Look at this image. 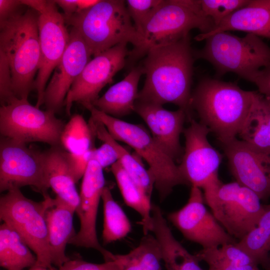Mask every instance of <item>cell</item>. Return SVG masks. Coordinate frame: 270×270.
Returning <instances> with one entry per match:
<instances>
[{
	"mask_svg": "<svg viewBox=\"0 0 270 270\" xmlns=\"http://www.w3.org/2000/svg\"><path fill=\"white\" fill-rule=\"evenodd\" d=\"M30 186L43 196L48 194L44 152L1 136L0 192Z\"/></svg>",
	"mask_w": 270,
	"mask_h": 270,
	"instance_id": "cell-11",
	"label": "cell"
},
{
	"mask_svg": "<svg viewBox=\"0 0 270 270\" xmlns=\"http://www.w3.org/2000/svg\"><path fill=\"white\" fill-rule=\"evenodd\" d=\"M134 112L146 122L152 138L167 155L174 161L182 158L180 135L188 120L184 110H169L162 105L136 100Z\"/></svg>",
	"mask_w": 270,
	"mask_h": 270,
	"instance_id": "cell-19",
	"label": "cell"
},
{
	"mask_svg": "<svg viewBox=\"0 0 270 270\" xmlns=\"http://www.w3.org/2000/svg\"><path fill=\"white\" fill-rule=\"evenodd\" d=\"M204 202L201 189L192 186L186 204L168 214V218L186 240L201 245L202 248L236 243L238 241L208 212Z\"/></svg>",
	"mask_w": 270,
	"mask_h": 270,
	"instance_id": "cell-13",
	"label": "cell"
},
{
	"mask_svg": "<svg viewBox=\"0 0 270 270\" xmlns=\"http://www.w3.org/2000/svg\"><path fill=\"white\" fill-rule=\"evenodd\" d=\"M48 270H120L114 260L106 261L102 264L86 262L82 258L70 259L59 268L52 266Z\"/></svg>",
	"mask_w": 270,
	"mask_h": 270,
	"instance_id": "cell-36",
	"label": "cell"
},
{
	"mask_svg": "<svg viewBox=\"0 0 270 270\" xmlns=\"http://www.w3.org/2000/svg\"><path fill=\"white\" fill-rule=\"evenodd\" d=\"M144 74L142 65L132 67L121 81L110 86L92 104L98 110L116 118L134 112L139 80Z\"/></svg>",
	"mask_w": 270,
	"mask_h": 270,
	"instance_id": "cell-24",
	"label": "cell"
},
{
	"mask_svg": "<svg viewBox=\"0 0 270 270\" xmlns=\"http://www.w3.org/2000/svg\"><path fill=\"white\" fill-rule=\"evenodd\" d=\"M250 1V0H192V4L196 12L203 18L210 19L215 27L227 16L248 4Z\"/></svg>",
	"mask_w": 270,
	"mask_h": 270,
	"instance_id": "cell-34",
	"label": "cell"
},
{
	"mask_svg": "<svg viewBox=\"0 0 270 270\" xmlns=\"http://www.w3.org/2000/svg\"><path fill=\"white\" fill-rule=\"evenodd\" d=\"M100 0H54L64 11V16H68L88 9L99 2Z\"/></svg>",
	"mask_w": 270,
	"mask_h": 270,
	"instance_id": "cell-40",
	"label": "cell"
},
{
	"mask_svg": "<svg viewBox=\"0 0 270 270\" xmlns=\"http://www.w3.org/2000/svg\"><path fill=\"white\" fill-rule=\"evenodd\" d=\"M55 114L32 105L28 99L14 97L0 107L1 136L26 144L40 142L60 146L65 124Z\"/></svg>",
	"mask_w": 270,
	"mask_h": 270,
	"instance_id": "cell-9",
	"label": "cell"
},
{
	"mask_svg": "<svg viewBox=\"0 0 270 270\" xmlns=\"http://www.w3.org/2000/svg\"><path fill=\"white\" fill-rule=\"evenodd\" d=\"M195 254L208 264V270H259L256 262L236 244L202 248Z\"/></svg>",
	"mask_w": 270,
	"mask_h": 270,
	"instance_id": "cell-28",
	"label": "cell"
},
{
	"mask_svg": "<svg viewBox=\"0 0 270 270\" xmlns=\"http://www.w3.org/2000/svg\"><path fill=\"white\" fill-rule=\"evenodd\" d=\"M38 19V12L27 6L0 22V53L9 64L13 94L20 99H28L39 68Z\"/></svg>",
	"mask_w": 270,
	"mask_h": 270,
	"instance_id": "cell-3",
	"label": "cell"
},
{
	"mask_svg": "<svg viewBox=\"0 0 270 270\" xmlns=\"http://www.w3.org/2000/svg\"><path fill=\"white\" fill-rule=\"evenodd\" d=\"M256 92L242 90L235 84L218 78H204L192 92L190 108L196 112L200 122L224 144L238 135Z\"/></svg>",
	"mask_w": 270,
	"mask_h": 270,
	"instance_id": "cell-2",
	"label": "cell"
},
{
	"mask_svg": "<svg viewBox=\"0 0 270 270\" xmlns=\"http://www.w3.org/2000/svg\"><path fill=\"white\" fill-rule=\"evenodd\" d=\"M24 5L38 14V26L40 52L38 70L34 83L37 93L36 107L44 104V92L50 76L68 45V32L63 14L54 0H21Z\"/></svg>",
	"mask_w": 270,
	"mask_h": 270,
	"instance_id": "cell-10",
	"label": "cell"
},
{
	"mask_svg": "<svg viewBox=\"0 0 270 270\" xmlns=\"http://www.w3.org/2000/svg\"><path fill=\"white\" fill-rule=\"evenodd\" d=\"M124 200L126 204L139 214L144 235L151 232L152 215L150 199L140 188L118 161L111 166Z\"/></svg>",
	"mask_w": 270,
	"mask_h": 270,
	"instance_id": "cell-30",
	"label": "cell"
},
{
	"mask_svg": "<svg viewBox=\"0 0 270 270\" xmlns=\"http://www.w3.org/2000/svg\"><path fill=\"white\" fill-rule=\"evenodd\" d=\"M102 169L97 162L90 160L82 178L80 194V212L78 216L80 220V229L69 244L94 248L99 252L106 262L110 260L112 253L100 245L96 230L98 205L105 186Z\"/></svg>",
	"mask_w": 270,
	"mask_h": 270,
	"instance_id": "cell-16",
	"label": "cell"
},
{
	"mask_svg": "<svg viewBox=\"0 0 270 270\" xmlns=\"http://www.w3.org/2000/svg\"><path fill=\"white\" fill-rule=\"evenodd\" d=\"M104 224L102 239L104 244L120 240L130 232L131 224L120 206L114 200L110 189L105 186L102 194Z\"/></svg>",
	"mask_w": 270,
	"mask_h": 270,
	"instance_id": "cell-32",
	"label": "cell"
},
{
	"mask_svg": "<svg viewBox=\"0 0 270 270\" xmlns=\"http://www.w3.org/2000/svg\"><path fill=\"white\" fill-rule=\"evenodd\" d=\"M238 30L270 38V0H250L206 33L196 36L197 41L205 40L218 32Z\"/></svg>",
	"mask_w": 270,
	"mask_h": 270,
	"instance_id": "cell-20",
	"label": "cell"
},
{
	"mask_svg": "<svg viewBox=\"0 0 270 270\" xmlns=\"http://www.w3.org/2000/svg\"><path fill=\"white\" fill-rule=\"evenodd\" d=\"M128 43L116 45L94 56L76 79L65 99L64 106L67 114L70 115L74 102L82 106L92 104L99 98L98 94L113 77L126 65L130 50Z\"/></svg>",
	"mask_w": 270,
	"mask_h": 270,
	"instance_id": "cell-14",
	"label": "cell"
},
{
	"mask_svg": "<svg viewBox=\"0 0 270 270\" xmlns=\"http://www.w3.org/2000/svg\"><path fill=\"white\" fill-rule=\"evenodd\" d=\"M260 200L253 190L236 181L222 184L211 210L224 230L240 240L256 225L264 209Z\"/></svg>",
	"mask_w": 270,
	"mask_h": 270,
	"instance_id": "cell-12",
	"label": "cell"
},
{
	"mask_svg": "<svg viewBox=\"0 0 270 270\" xmlns=\"http://www.w3.org/2000/svg\"><path fill=\"white\" fill-rule=\"evenodd\" d=\"M92 148L80 154H72L66 152L67 160L76 183L84 176L92 159Z\"/></svg>",
	"mask_w": 270,
	"mask_h": 270,
	"instance_id": "cell-38",
	"label": "cell"
},
{
	"mask_svg": "<svg viewBox=\"0 0 270 270\" xmlns=\"http://www.w3.org/2000/svg\"><path fill=\"white\" fill-rule=\"evenodd\" d=\"M190 122L189 126L183 131L185 148L178 168L189 185L202 190L218 177L222 156L208 140L210 129L193 118Z\"/></svg>",
	"mask_w": 270,
	"mask_h": 270,
	"instance_id": "cell-15",
	"label": "cell"
},
{
	"mask_svg": "<svg viewBox=\"0 0 270 270\" xmlns=\"http://www.w3.org/2000/svg\"><path fill=\"white\" fill-rule=\"evenodd\" d=\"M46 174L50 188L56 196L71 206L78 216L80 196L68 164L66 151L60 146H51L44 152Z\"/></svg>",
	"mask_w": 270,
	"mask_h": 270,
	"instance_id": "cell-23",
	"label": "cell"
},
{
	"mask_svg": "<svg viewBox=\"0 0 270 270\" xmlns=\"http://www.w3.org/2000/svg\"><path fill=\"white\" fill-rule=\"evenodd\" d=\"M25 6L21 0H0V22L16 15Z\"/></svg>",
	"mask_w": 270,
	"mask_h": 270,
	"instance_id": "cell-42",
	"label": "cell"
},
{
	"mask_svg": "<svg viewBox=\"0 0 270 270\" xmlns=\"http://www.w3.org/2000/svg\"><path fill=\"white\" fill-rule=\"evenodd\" d=\"M94 136H96L88 122L80 114L72 115L65 124L60 138V146L66 152L80 154L92 148Z\"/></svg>",
	"mask_w": 270,
	"mask_h": 270,
	"instance_id": "cell-33",
	"label": "cell"
},
{
	"mask_svg": "<svg viewBox=\"0 0 270 270\" xmlns=\"http://www.w3.org/2000/svg\"><path fill=\"white\" fill-rule=\"evenodd\" d=\"M92 56L80 32L72 28L68 45L44 90V104L46 110L56 113L64 106L69 90Z\"/></svg>",
	"mask_w": 270,
	"mask_h": 270,
	"instance_id": "cell-17",
	"label": "cell"
},
{
	"mask_svg": "<svg viewBox=\"0 0 270 270\" xmlns=\"http://www.w3.org/2000/svg\"><path fill=\"white\" fill-rule=\"evenodd\" d=\"M92 118L101 122L116 140L124 142L132 148L149 166L148 171L154 180L161 200L178 185H189L182 176L178 166L158 145L150 132L144 126L129 123L108 115L92 104L82 106Z\"/></svg>",
	"mask_w": 270,
	"mask_h": 270,
	"instance_id": "cell-5",
	"label": "cell"
},
{
	"mask_svg": "<svg viewBox=\"0 0 270 270\" xmlns=\"http://www.w3.org/2000/svg\"><path fill=\"white\" fill-rule=\"evenodd\" d=\"M94 134L99 140L110 144L118 156L122 168L146 196L151 199L154 180L148 170L110 134L104 126L92 117L88 121Z\"/></svg>",
	"mask_w": 270,
	"mask_h": 270,
	"instance_id": "cell-26",
	"label": "cell"
},
{
	"mask_svg": "<svg viewBox=\"0 0 270 270\" xmlns=\"http://www.w3.org/2000/svg\"><path fill=\"white\" fill-rule=\"evenodd\" d=\"M162 260L160 244L154 236L149 234L144 235L139 244L128 253L113 254L110 258L120 270H162Z\"/></svg>",
	"mask_w": 270,
	"mask_h": 270,
	"instance_id": "cell-29",
	"label": "cell"
},
{
	"mask_svg": "<svg viewBox=\"0 0 270 270\" xmlns=\"http://www.w3.org/2000/svg\"><path fill=\"white\" fill-rule=\"evenodd\" d=\"M164 0H127L126 4L134 26L140 36L143 30Z\"/></svg>",
	"mask_w": 270,
	"mask_h": 270,
	"instance_id": "cell-35",
	"label": "cell"
},
{
	"mask_svg": "<svg viewBox=\"0 0 270 270\" xmlns=\"http://www.w3.org/2000/svg\"><path fill=\"white\" fill-rule=\"evenodd\" d=\"M122 0H100L92 8L64 16L80 34L94 56L120 43L138 46V34Z\"/></svg>",
	"mask_w": 270,
	"mask_h": 270,
	"instance_id": "cell-4",
	"label": "cell"
},
{
	"mask_svg": "<svg viewBox=\"0 0 270 270\" xmlns=\"http://www.w3.org/2000/svg\"><path fill=\"white\" fill-rule=\"evenodd\" d=\"M221 144L236 182L253 190L261 200H268L270 198V156L257 152L236 138Z\"/></svg>",
	"mask_w": 270,
	"mask_h": 270,
	"instance_id": "cell-18",
	"label": "cell"
},
{
	"mask_svg": "<svg viewBox=\"0 0 270 270\" xmlns=\"http://www.w3.org/2000/svg\"><path fill=\"white\" fill-rule=\"evenodd\" d=\"M249 82L257 86L260 93L270 98V66L258 71Z\"/></svg>",
	"mask_w": 270,
	"mask_h": 270,
	"instance_id": "cell-41",
	"label": "cell"
},
{
	"mask_svg": "<svg viewBox=\"0 0 270 270\" xmlns=\"http://www.w3.org/2000/svg\"><path fill=\"white\" fill-rule=\"evenodd\" d=\"M214 26L210 19L196 12L192 0H164L144 26L138 46L130 50L126 66L130 68L152 48L174 43L192 29L204 34Z\"/></svg>",
	"mask_w": 270,
	"mask_h": 270,
	"instance_id": "cell-7",
	"label": "cell"
},
{
	"mask_svg": "<svg viewBox=\"0 0 270 270\" xmlns=\"http://www.w3.org/2000/svg\"><path fill=\"white\" fill-rule=\"evenodd\" d=\"M205 42L202 48L194 51L195 58L210 62L218 76L234 72L249 82L258 71L270 66V46L256 35L240 37L224 32Z\"/></svg>",
	"mask_w": 270,
	"mask_h": 270,
	"instance_id": "cell-6",
	"label": "cell"
},
{
	"mask_svg": "<svg viewBox=\"0 0 270 270\" xmlns=\"http://www.w3.org/2000/svg\"><path fill=\"white\" fill-rule=\"evenodd\" d=\"M75 210L56 196L47 208L46 220L48 241L52 265L61 266L70 258L66 254V248L76 234L73 222Z\"/></svg>",
	"mask_w": 270,
	"mask_h": 270,
	"instance_id": "cell-21",
	"label": "cell"
},
{
	"mask_svg": "<svg viewBox=\"0 0 270 270\" xmlns=\"http://www.w3.org/2000/svg\"><path fill=\"white\" fill-rule=\"evenodd\" d=\"M151 232L158 240L166 270H204L195 254L190 253L174 237L160 208L152 204Z\"/></svg>",
	"mask_w": 270,
	"mask_h": 270,
	"instance_id": "cell-22",
	"label": "cell"
},
{
	"mask_svg": "<svg viewBox=\"0 0 270 270\" xmlns=\"http://www.w3.org/2000/svg\"><path fill=\"white\" fill-rule=\"evenodd\" d=\"M16 97L12 90V75L8 62L0 53V106Z\"/></svg>",
	"mask_w": 270,
	"mask_h": 270,
	"instance_id": "cell-37",
	"label": "cell"
},
{
	"mask_svg": "<svg viewBox=\"0 0 270 270\" xmlns=\"http://www.w3.org/2000/svg\"><path fill=\"white\" fill-rule=\"evenodd\" d=\"M92 158L97 162L102 168L111 166L118 160L114 148L106 142H104L98 148H93Z\"/></svg>",
	"mask_w": 270,
	"mask_h": 270,
	"instance_id": "cell-39",
	"label": "cell"
},
{
	"mask_svg": "<svg viewBox=\"0 0 270 270\" xmlns=\"http://www.w3.org/2000/svg\"><path fill=\"white\" fill-rule=\"evenodd\" d=\"M236 244L249 254L258 265L270 270V204H264L256 226Z\"/></svg>",
	"mask_w": 270,
	"mask_h": 270,
	"instance_id": "cell-31",
	"label": "cell"
},
{
	"mask_svg": "<svg viewBox=\"0 0 270 270\" xmlns=\"http://www.w3.org/2000/svg\"><path fill=\"white\" fill-rule=\"evenodd\" d=\"M36 202L20 188L8 190L0 198V219L14 229L36 257L35 265L52 266L48 241L46 214L52 198L48 194Z\"/></svg>",
	"mask_w": 270,
	"mask_h": 270,
	"instance_id": "cell-8",
	"label": "cell"
},
{
	"mask_svg": "<svg viewBox=\"0 0 270 270\" xmlns=\"http://www.w3.org/2000/svg\"><path fill=\"white\" fill-rule=\"evenodd\" d=\"M28 270H48V268L37 265H34L30 268H29Z\"/></svg>",
	"mask_w": 270,
	"mask_h": 270,
	"instance_id": "cell-43",
	"label": "cell"
},
{
	"mask_svg": "<svg viewBox=\"0 0 270 270\" xmlns=\"http://www.w3.org/2000/svg\"><path fill=\"white\" fill-rule=\"evenodd\" d=\"M18 234L5 222L0 226V266L6 270H24L36 263V257Z\"/></svg>",
	"mask_w": 270,
	"mask_h": 270,
	"instance_id": "cell-27",
	"label": "cell"
},
{
	"mask_svg": "<svg viewBox=\"0 0 270 270\" xmlns=\"http://www.w3.org/2000/svg\"><path fill=\"white\" fill-rule=\"evenodd\" d=\"M194 51L190 35L171 44L154 48L142 65L144 84L137 100L160 105L173 104L184 110L190 122Z\"/></svg>",
	"mask_w": 270,
	"mask_h": 270,
	"instance_id": "cell-1",
	"label": "cell"
},
{
	"mask_svg": "<svg viewBox=\"0 0 270 270\" xmlns=\"http://www.w3.org/2000/svg\"><path fill=\"white\" fill-rule=\"evenodd\" d=\"M238 136L257 152L270 156V98L258 91Z\"/></svg>",
	"mask_w": 270,
	"mask_h": 270,
	"instance_id": "cell-25",
	"label": "cell"
}]
</instances>
